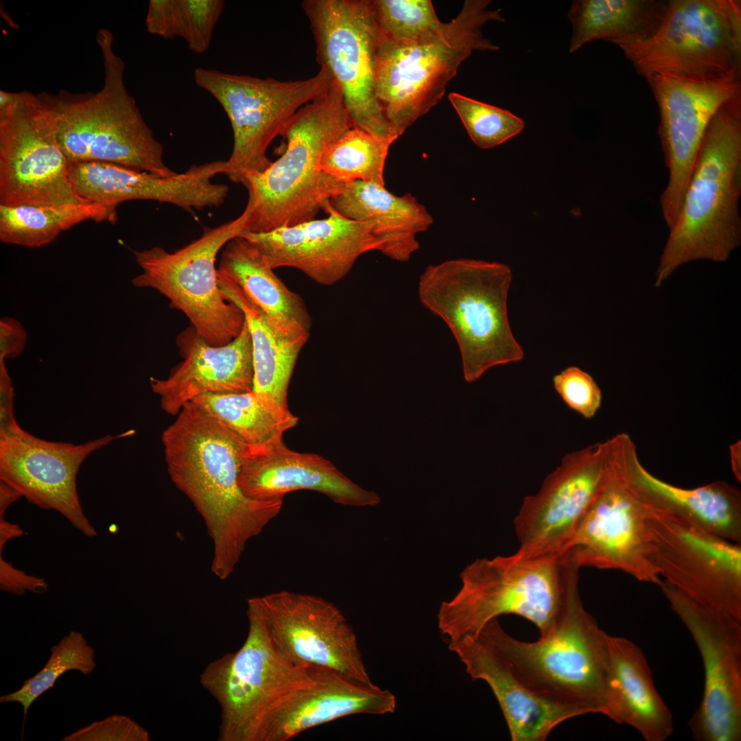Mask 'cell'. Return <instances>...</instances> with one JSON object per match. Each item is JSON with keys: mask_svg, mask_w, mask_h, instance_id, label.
I'll return each mask as SVG.
<instances>
[{"mask_svg": "<svg viewBox=\"0 0 741 741\" xmlns=\"http://www.w3.org/2000/svg\"><path fill=\"white\" fill-rule=\"evenodd\" d=\"M162 433L170 479L202 517L213 545L212 572L225 580L247 543L277 517L283 500L248 498L237 482L246 444L196 403Z\"/></svg>", "mask_w": 741, "mask_h": 741, "instance_id": "obj_1", "label": "cell"}, {"mask_svg": "<svg viewBox=\"0 0 741 741\" xmlns=\"http://www.w3.org/2000/svg\"><path fill=\"white\" fill-rule=\"evenodd\" d=\"M578 567L564 566L566 587L552 624L534 642L508 634L497 619L478 636L502 657L511 673L532 692L580 716L609 718L613 705L609 635L583 607ZM477 636V637H478Z\"/></svg>", "mask_w": 741, "mask_h": 741, "instance_id": "obj_2", "label": "cell"}, {"mask_svg": "<svg viewBox=\"0 0 741 741\" xmlns=\"http://www.w3.org/2000/svg\"><path fill=\"white\" fill-rule=\"evenodd\" d=\"M353 126L342 92L332 80L285 128L282 155L264 171L243 178L241 183L248 193L244 232H269L315 219L346 184L321 169L322 157Z\"/></svg>", "mask_w": 741, "mask_h": 741, "instance_id": "obj_3", "label": "cell"}, {"mask_svg": "<svg viewBox=\"0 0 741 741\" xmlns=\"http://www.w3.org/2000/svg\"><path fill=\"white\" fill-rule=\"evenodd\" d=\"M741 95L723 104L705 132L657 270L660 285L679 266L722 262L741 239Z\"/></svg>", "mask_w": 741, "mask_h": 741, "instance_id": "obj_4", "label": "cell"}, {"mask_svg": "<svg viewBox=\"0 0 741 741\" xmlns=\"http://www.w3.org/2000/svg\"><path fill=\"white\" fill-rule=\"evenodd\" d=\"M490 0H467L448 23L419 38L392 41L381 34L375 67L376 96L398 137L443 97L447 83L475 50L497 51L483 35L490 21L504 22Z\"/></svg>", "mask_w": 741, "mask_h": 741, "instance_id": "obj_5", "label": "cell"}, {"mask_svg": "<svg viewBox=\"0 0 741 741\" xmlns=\"http://www.w3.org/2000/svg\"><path fill=\"white\" fill-rule=\"evenodd\" d=\"M97 42L104 83L97 92L45 93L58 118L60 145L69 164L102 161L162 177L176 174L166 165L163 148L144 121L124 83L125 63L113 49V36L102 28Z\"/></svg>", "mask_w": 741, "mask_h": 741, "instance_id": "obj_6", "label": "cell"}, {"mask_svg": "<svg viewBox=\"0 0 741 741\" xmlns=\"http://www.w3.org/2000/svg\"><path fill=\"white\" fill-rule=\"evenodd\" d=\"M511 281L507 265L469 259L430 266L420 277V301L451 331L468 382L493 366L524 359L507 314Z\"/></svg>", "mask_w": 741, "mask_h": 741, "instance_id": "obj_7", "label": "cell"}, {"mask_svg": "<svg viewBox=\"0 0 741 741\" xmlns=\"http://www.w3.org/2000/svg\"><path fill=\"white\" fill-rule=\"evenodd\" d=\"M607 480L558 558L561 565L615 569L659 585L647 525L652 506L635 474L636 446L625 433L610 438Z\"/></svg>", "mask_w": 741, "mask_h": 741, "instance_id": "obj_8", "label": "cell"}, {"mask_svg": "<svg viewBox=\"0 0 741 741\" xmlns=\"http://www.w3.org/2000/svg\"><path fill=\"white\" fill-rule=\"evenodd\" d=\"M462 586L443 602L438 626L448 644L476 637L490 621L504 614L521 616L540 634L552 624L563 600L566 580L554 559L507 556L478 559L460 574Z\"/></svg>", "mask_w": 741, "mask_h": 741, "instance_id": "obj_9", "label": "cell"}, {"mask_svg": "<svg viewBox=\"0 0 741 741\" xmlns=\"http://www.w3.org/2000/svg\"><path fill=\"white\" fill-rule=\"evenodd\" d=\"M619 47L644 78H740L741 2L668 1L654 34Z\"/></svg>", "mask_w": 741, "mask_h": 741, "instance_id": "obj_10", "label": "cell"}, {"mask_svg": "<svg viewBox=\"0 0 741 741\" xmlns=\"http://www.w3.org/2000/svg\"><path fill=\"white\" fill-rule=\"evenodd\" d=\"M247 607L248 632L241 648L210 662L200 677L220 706V741H252L267 712L310 683L318 669L296 663L281 650L254 597Z\"/></svg>", "mask_w": 741, "mask_h": 741, "instance_id": "obj_11", "label": "cell"}, {"mask_svg": "<svg viewBox=\"0 0 741 741\" xmlns=\"http://www.w3.org/2000/svg\"><path fill=\"white\" fill-rule=\"evenodd\" d=\"M248 213L214 228L172 252L160 246L134 250L142 272L132 279L137 287L154 289L181 311L191 325L212 346L228 344L245 323L242 311L221 293L216 257L226 244L245 231Z\"/></svg>", "mask_w": 741, "mask_h": 741, "instance_id": "obj_12", "label": "cell"}, {"mask_svg": "<svg viewBox=\"0 0 741 741\" xmlns=\"http://www.w3.org/2000/svg\"><path fill=\"white\" fill-rule=\"evenodd\" d=\"M196 85L213 96L225 111L232 127L233 145L225 175L241 183L249 174L268 168L271 142L282 135L296 112L329 86L332 77L325 69L314 76L281 81L212 69L196 68Z\"/></svg>", "mask_w": 741, "mask_h": 741, "instance_id": "obj_13", "label": "cell"}, {"mask_svg": "<svg viewBox=\"0 0 741 741\" xmlns=\"http://www.w3.org/2000/svg\"><path fill=\"white\" fill-rule=\"evenodd\" d=\"M321 68L338 85L355 127L384 141L399 137L375 91L380 37L373 0H305Z\"/></svg>", "mask_w": 741, "mask_h": 741, "instance_id": "obj_14", "label": "cell"}, {"mask_svg": "<svg viewBox=\"0 0 741 741\" xmlns=\"http://www.w3.org/2000/svg\"><path fill=\"white\" fill-rule=\"evenodd\" d=\"M57 123L45 92L20 91L0 113L1 205L90 202L72 186Z\"/></svg>", "mask_w": 741, "mask_h": 741, "instance_id": "obj_15", "label": "cell"}, {"mask_svg": "<svg viewBox=\"0 0 741 741\" xmlns=\"http://www.w3.org/2000/svg\"><path fill=\"white\" fill-rule=\"evenodd\" d=\"M701 654L703 696L688 726L696 741L741 740V620L701 604L664 580L659 585Z\"/></svg>", "mask_w": 741, "mask_h": 741, "instance_id": "obj_16", "label": "cell"}, {"mask_svg": "<svg viewBox=\"0 0 741 741\" xmlns=\"http://www.w3.org/2000/svg\"><path fill=\"white\" fill-rule=\"evenodd\" d=\"M650 558L660 576L691 599L741 620V545L652 506Z\"/></svg>", "mask_w": 741, "mask_h": 741, "instance_id": "obj_17", "label": "cell"}, {"mask_svg": "<svg viewBox=\"0 0 741 741\" xmlns=\"http://www.w3.org/2000/svg\"><path fill=\"white\" fill-rule=\"evenodd\" d=\"M610 459L609 439L566 454L539 491L524 498L514 521L517 552L558 562L604 486Z\"/></svg>", "mask_w": 741, "mask_h": 741, "instance_id": "obj_18", "label": "cell"}, {"mask_svg": "<svg viewBox=\"0 0 741 741\" xmlns=\"http://www.w3.org/2000/svg\"><path fill=\"white\" fill-rule=\"evenodd\" d=\"M646 78L659 109V135L669 172L660 205L670 228L679 213L707 128L723 104L741 95V80H698L664 75Z\"/></svg>", "mask_w": 741, "mask_h": 741, "instance_id": "obj_19", "label": "cell"}, {"mask_svg": "<svg viewBox=\"0 0 741 741\" xmlns=\"http://www.w3.org/2000/svg\"><path fill=\"white\" fill-rule=\"evenodd\" d=\"M134 433L129 430L75 445L39 438L19 425L0 433V480L14 487L30 503L58 512L84 535L96 536L80 501L78 472L93 451Z\"/></svg>", "mask_w": 741, "mask_h": 741, "instance_id": "obj_20", "label": "cell"}, {"mask_svg": "<svg viewBox=\"0 0 741 741\" xmlns=\"http://www.w3.org/2000/svg\"><path fill=\"white\" fill-rule=\"evenodd\" d=\"M254 598L274 640L292 660L373 683L353 627L333 603L289 591Z\"/></svg>", "mask_w": 741, "mask_h": 741, "instance_id": "obj_21", "label": "cell"}, {"mask_svg": "<svg viewBox=\"0 0 741 741\" xmlns=\"http://www.w3.org/2000/svg\"><path fill=\"white\" fill-rule=\"evenodd\" d=\"M327 217L265 233L243 232L274 270L296 268L317 283L331 285L343 279L360 256L379 250L370 224L345 217L328 202Z\"/></svg>", "mask_w": 741, "mask_h": 741, "instance_id": "obj_22", "label": "cell"}, {"mask_svg": "<svg viewBox=\"0 0 741 741\" xmlns=\"http://www.w3.org/2000/svg\"><path fill=\"white\" fill-rule=\"evenodd\" d=\"M226 167V161H213L162 177L117 164L87 161L69 164V178L75 191L90 202L116 208L126 201L147 200L193 212L224 202L228 187L213 178L225 174Z\"/></svg>", "mask_w": 741, "mask_h": 741, "instance_id": "obj_23", "label": "cell"}, {"mask_svg": "<svg viewBox=\"0 0 741 741\" xmlns=\"http://www.w3.org/2000/svg\"><path fill=\"white\" fill-rule=\"evenodd\" d=\"M238 485L248 498L261 502L283 500L292 491L311 490L346 506H374L377 493L353 482L329 460L290 449L283 440L268 445H246L240 458Z\"/></svg>", "mask_w": 741, "mask_h": 741, "instance_id": "obj_24", "label": "cell"}, {"mask_svg": "<svg viewBox=\"0 0 741 741\" xmlns=\"http://www.w3.org/2000/svg\"><path fill=\"white\" fill-rule=\"evenodd\" d=\"M397 707L388 690L318 668L309 684L289 693L263 717L252 741H287L303 731L354 714L385 715Z\"/></svg>", "mask_w": 741, "mask_h": 741, "instance_id": "obj_25", "label": "cell"}, {"mask_svg": "<svg viewBox=\"0 0 741 741\" xmlns=\"http://www.w3.org/2000/svg\"><path fill=\"white\" fill-rule=\"evenodd\" d=\"M176 344L183 360L166 379L150 377L152 390L166 413L177 415L186 403L204 394L253 390L252 346L246 322L226 345H210L192 325L178 335Z\"/></svg>", "mask_w": 741, "mask_h": 741, "instance_id": "obj_26", "label": "cell"}, {"mask_svg": "<svg viewBox=\"0 0 741 741\" xmlns=\"http://www.w3.org/2000/svg\"><path fill=\"white\" fill-rule=\"evenodd\" d=\"M448 646L472 679L482 680L489 685L513 741H544L558 725L580 716L576 710L546 701L529 690L480 637L449 643Z\"/></svg>", "mask_w": 741, "mask_h": 741, "instance_id": "obj_27", "label": "cell"}, {"mask_svg": "<svg viewBox=\"0 0 741 741\" xmlns=\"http://www.w3.org/2000/svg\"><path fill=\"white\" fill-rule=\"evenodd\" d=\"M329 203L345 217L370 224L380 244L379 251L401 262L408 261L419 249L416 235L434 222L426 207L412 195L399 196L385 185L373 182L348 183Z\"/></svg>", "mask_w": 741, "mask_h": 741, "instance_id": "obj_28", "label": "cell"}, {"mask_svg": "<svg viewBox=\"0 0 741 741\" xmlns=\"http://www.w3.org/2000/svg\"><path fill=\"white\" fill-rule=\"evenodd\" d=\"M613 674L610 719L635 729L647 741H663L674 731L672 714L657 690L646 658L629 639L609 635Z\"/></svg>", "mask_w": 741, "mask_h": 741, "instance_id": "obj_29", "label": "cell"}, {"mask_svg": "<svg viewBox=\"0 0 741 741\" xmlns=\"http://www.w3.org/2000/svg\"><path fill=\"white\" fill-rule=\"evenodd\" d=\"M217 270L235 282L282 335L308 340L311 322L302 298L286 287L247 239L238 236L226 244Z\"/></svg>", "mask_w": 741, "mask_h": 741, "instance_id": "obj_30", "label": "cell"}, {"mask_svg": "<svg viewBox=\"0 0 741 741\" xmlns=\"http://www.w3.org/2000/svg\"><path fill=\"white\" fill-rule=\"evenodd\" d=\"M636 475L652 505L673 516L726 540L741 541V493L719 481L694 489L666 482L644 468L639 460Z\"/></svg>", "mask_w": 741, "mask_h": 741, "instance_id": "obj_31", "label": "cell"}, {"mask_svg": "<svg viewBox=\"0 0 741 741\" xmlns=\"http://www.w3.org/2000/svg\"><path fill=\"white\" fill-rule=\"evenodd\" d=\"M217 277L222 296L242 311L250 333L253 390L267 394L287 407L288 385L298 355L307 340H292L282 335L235 282L219 271Z\"/></svg>", "mask_w": 741, "mask_h": 741, "instance_id": "obj_32", "label": "cell"}, {"mask_svg": "<svg viewBox=\"0 0 741 741\" xmlns=\"http://www.w3.org/2000/svg\"><path fill=\"white\" fill-rule=\"evenodd\" d=\"M668 2L655 0H576L567 14L572 26L569 52L604 40L618 47L644 40L658 28Z\"/></svg>", "mask_w": 741, "mask_h": 741, "instance_id": "obj_33", "label": "cell"}, {"mask_svg": "<svg viewBox=\"0 0 741 741\" xmlns=\"http://www.w3.org/2000/svg\"><path fill=\"white\" fill-rule=\"evenodd\" d=\"M192 401L250 447L282 440L284 432L298 421L287 407L254 390L243 393H208Z\"/></svg>", "mask_w": 741, "mask_h": 741, "instance_id": "obj_34", "label": "cell"}, {"mask_svg": "<svg viewBox=\"0 0 741 741\" xmlns=\"http://www.w3.org/2000/svg\"><path fill=\"white\" fill-rule=\"evenodd\" d=\"M116 218V208L95 202L0 204V240L7 244L38 248L84 221L113 222Z\"/></svg>", "mask_w": 741, "mask_h": 741, "instance_id": "obj_35", "label": "cell"}, {"mask_svg": "<svg viewBox=\"0 0 741 741\" xmlns=\"http://www.w3.org/2000/svg\"><path fill=\"white\" fill-rule=\"evenodd\" d=\"M224 8L222 0H150L146 29L166 39L182 38L192 51L202 54L210 46Z\"/></svg>", "mask_w": 741, "mask_h": 741, "instance_id": "obj_36", "label": "cell"}, {"mask_svg": "<svg viewBox=\"0 0 741 741\" xmlns=\"http://www.w3.org/2000/svg\"><path fill=\"white\" fill-rule=\"evenodd\" d=\"M392 143L353 126L326 150L320 168L348 183L361 180L385 185L386 160Z\"/></svg>", "mask_w": 741, "mask_h": 741, "instance_id": "obj_37", "label": "cell"}, {"mask_svg": "<svg viewBox=\"0 0 741 741\" xmlns=\"http://www.w3.org/2000/svg\"><path fill=\"white\" fill-rule=\"evenodd\" d=\"M96 665L94 649L81 633L71 631L51 647L49 658L42 669L24 681L19 690L1 696L0 702L18 703L22 706L23 734L27 711L36 699L53 687L64 673L77 670L87 675Z\"/></svg>", "mask_w": 741, "mask_h": 741, "instance_id": "obj_38", "label": "cell"}, {"mask_svg": "<svg viewBox=\"0 0 741 741\" xmlns=\"http://www.w3.org/2000/svg\"><path fill=\"white\" fill-rule=\"evenodd\" d=\"M471 139L480 148L497 146L519 134L524 128L522 119L508 110L457 93L448 96Z\"/></svg>", "mask_w": 741, "mask_h": 741, "instance_id": "obj_39", "label": "cell"}, {"mask_svg": "<svg viewBox=\"0 0 741 741\" xmlns=\"http://www.w3.org/2000/svg\"><path fill=\"white\" fill-rule=\"evenodd\" d=\"M373 1L379 32L392 41L415 39L442 23L430 0Z\"/></svg>", "mask_w": 741, "mask_h": 741, "instance_id": "obj_40", "label": "cell"}, {"mask_svg": "<svg viewBox=\"0 0 741 741\" xmlns=\"http://www.w3.org/2000/svg\"><path fill=\"white\" fill-rule=\"evenodd\" d=\"M553 386L565 403L585 419L595 416L602 403L601 390L593 377L569 366L553 377Z\"/></svg>", "mask_w": 741, "mask_h": 741, "instance_id": "obj_41", "label": "cell"}, {"mask_svg": "<svg viewBox=\"0 0 741 741\" xmlns=\"http://www.w3.org/2000/svg\"><path fill=\"white\" fill-rule=\"evenodd\" d=\"M62 741H149V732L128 716L113 714L65 736Z\"/></svg>", "mask_w": 741, "mask_h": 741, "instance_id": "obj_42", "label": "cell"}, {"mask_svg": "<svg viewBox=\"0 0 741 741\" xmlns=\"http://www.w3.org/2000/svg\"><path fill=\"white\" fill-rule=\"evenodd\" d=\"M0 587L2 591L22 596L27 591L36 593L47 591L48 586L44 578L30 576L12 566L0 556Z\"/></svg>", "mask_w": 741, "mask_h": 741, "instance_id": "obj_43", "label": "cell"}, {"mask_svg": "<svg viewBox=\"0 0 741 741\" xmlns=\"http://www.w3.org/2000/svg\"><path fill=\"white\" fill-rule=\"evenodd\" d=\"M27 332L17 320L3 317L0 320V361L19 356L25 349Z\"/></svg>", "mask_w": 741, "mask_h": 741, "instance_id": "obj_44", "label": "cell"}, {"mask_svg": "<svg viewBox=\"0 0 741 741\" xmlns=\"http://www.w3.org/2000/svg\"><path fill=\"white\" fill-rule=\"evenodd\" d=\"M14 389L5 361H0V433L16 427L14 414Z\"/></svg>", "mask_w": 741, "mask_h": 741, "instance_id": "obj_45", "label": "cell"}, {"mask_svg": "<svg viewBox=\"0 0 741 741\" xmlns=\"http://www.w3.org/2000/svg\"><path fill=\"white\" fill-rule=\"evenodd\" d=\"M21 496L11 485L1 480L0 482V515L5 514L7 508Z\"/></svg>", "mask_w": 741, "mask_h": 741, "instance_id": "obj_46", "label": "cell"}, {"mask_svg": "<svg viewBox=\"0 0 741 741\" xmlns=\"http://www.w3.org/2000/svg\"><path fill=\"white\" fill-rule=\"evenodd\" d=\"M22 529L16 524L6 521L3 515H0V552L10 539L23 534Z\"/></svg>", "mask_w": 741, "mask_h": 741, "instance_id": "obj_47", "label": "cell"}, {"mask_svg": "<svg viewBox=\"0 0 741 741\" xmlns=\"http://www.w3.org/2000/svg\"><path fill=\"white\" fill-rule=\"evenodd\" d=\"M731 464L733 473L737 478L740 480L741 478V467H740V444L739 442L736 444H733L731 448Z\"/></svg>", "mask_w": 741, "mask_h": 741, "instance_id": "obj_48", "label": "cell"}]
</instances>
